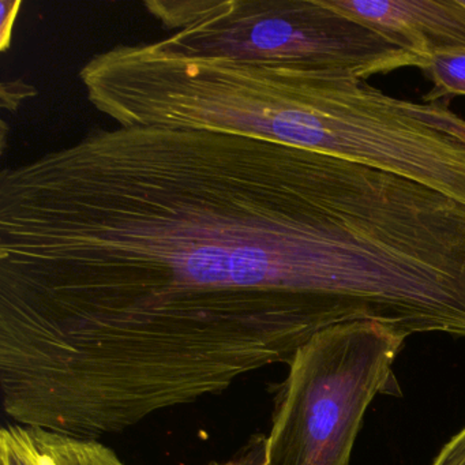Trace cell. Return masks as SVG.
<instances>
[{
  "instance_id": "cell-6",
  "label": "cell",
  "mask_w": 465,
  "mask_h": 465,
  "mask_svg": "<svg viewBox=\"0 0 465 465\" xmlns=\"http://www.w3.org/2000/svg\"><path fill=\"white\" fill-rule=\"evenodd\" d=\"M0 465H130L97 438L12 423L0 430Z\"/></svg>"
},
{
  "instance_id": "cell-10",
  "label": "cell",
  "mask_w": 465,
  "mask_h": 465,
  "mask_svg": "<svg viewBox=\"0 0 465 465\" xmlns=\"http://www.w3.org/2000/svg\"><path fill=\"white\" fill-rule=\"evenodd\" d=\"M23 2L2 0V20H0V50L7 51L12 45L13 28L17 21Z\"/></svg>"
},
{
  "instance_id": "cell-1",
  "label": "cell",
  "mask_w": 465,
  "mask_h": 465,
  "mask_svg": "<svg viewBox=\"0 0 465 465\" xmlns=\"http://www.w3.org/2000/svg\"><path fill=\"white\" fill-rule=\"evenodd\" d=\"M429 269L410 181L262 138L119 126L0 173L2 329L103 431L288 364L326 329L401 331Z\"/></svg>"
},
{
  "instance_id": "cell-7",
  "label": "cell",
  "mask_w": 465,
  "mask_h": 465,
  "mask_svg": "<svg viewBox=\"0 0 465 465\" xmlns=\"http://www.w3.org/2000/svg\"><path fill=\"white\" fill-rule=\"evenodd\" d=\"M432 83V89L424 94L426 104L448 97L465 96V50L435 54L419 64Z\"/></svg>"
},
{
  "instance_id": "cell-3",
  "label": "cell",
  "mask_w": 465,
  "mask_h": 465,
  "mask_svg": "<svg viewBox=\"0 0 465 465\" xmlns=\"http://www.w3.org/2000/svg\"><path fill=\"white\" fill-rule=\"evenodd\" d=\"M170 47L197 55L341 70L367 81L420 59L322 0H149Z\"/></svg>"
},
{
  "instance_id": "cell-4",
  "label": "cell",
  "mask_w": 465,
  "mask_h": 465,
  "mask_svg": "<svg viewBox=\"0 0 465 465\" xmlns=\"http://www.w3.org/2000/svg\"><path fill=\"white\" fill-rule=\"evenodd\" d=\"M405 339L380 323L352 322L299 348L274 397L268 465H348L367 408L391 386Z\"/></svg>"
},
{
  "instance_id": "cell-2",
  "label": "cell",
  "mask_w": 465,
  "mask_h": 465,
  "mask_svg": "<svg viewBox=\"0 0 465 465\" xmlns=\"http://www.w3.org/2000/svg\"><path fill=\"white\" fill-rule=\"evenodd\" d=\"M341 70L239 61L225 75L227 132L273 141L418 182L465 205V145Z\"/></svg>"
},
{
  "instance_id": "cell-8",
  "label": "cell",
  "mask_w": 465,
  "mask_h": 465,
  "mask_svg": "<svg viewBox=\"0 0 465 465\" xmlns=\"http://www.w3.org/2000/svg\"><path fill=\"white\" fill-rule=\"evenodd\" d=\"M413 110H415L416 115L423 119L430 126L446 133V134L456 138L465 145V121L456 114L451 113L448 104H443L440 102L429 103V104L415 103Z\"/></svg>"
},
{
  "instance_id": "cell-9",
  "label": "cell",
  "mask_w": 465,
  "mask_h": 465,
  "mask_svg": "<svg viewBox=\"0 0 465 465\" xmlns=\"http://www.w3.org/2000/svg\"><path fill=\"white\" fill-rule=\"evenodd\" d=\"M206 465H268V435L252 434L232 456L213 460Z\"/></svg>"
},
{
  "instance_id": "cell-5",
  "label": "cell",
  "mask_w": 465,
  "mask_h": 465,
  "mask_svg": "<svg viewBox=\"0 0 465 465\" xmlns=\"http://www.w3.org/2000/svg\"><path fill=\"white\" fill-rule=\"evenodd\" d=\"M322 4L420 62L435 54L465 50V0H322Z\"/></svg>"
},
{
  "instance_id": "cell-11",
  "label": "cell",
  "mask_w": 465,
  "mask_h": 465,
  "mask_svg": "<svg viewBox=\"0 0 465 465\" xmlns=\"http://www.w3.org/2000/svg\"><path fill=\"white\" fill-rule=\"evenodd\" d=\"M432 465H465V427L446 443Z\"/></svg>"
}]
</instances>
